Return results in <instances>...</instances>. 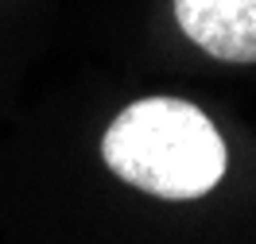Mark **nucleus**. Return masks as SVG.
<instances>
[{
  "label": "nucleus",
  "mask_w": 256,
  "mask_h": 244,
  "mask_svg": "<svg viewBox=\"0 0 256 244\" xmlns=\"http://www.w3.org/2000/svg\"><path fill=\"white\" fill-rule=\"evenodd\" d=\"M175 19L214 58L256 62V0H175Z\"/></svg>",
  "instance_id": "nucleus-2"
},
{
  "label": "nucleus",
  "mask_w": 256,
  "mask_h": 244,
  "mask_svg": "<svg viewBox=\"0 0 256 244\" xmlns=\"http://www.w3.org/2000/svg\"><path fill=\"white\" fill-rule=\"evenodd\" d=\"M101 159L116 179L156 198H202L225 175V140L210 116L178 97L132 101L101 136Z\"/></svg>",
  "instance_id": "nucleus-1"
}]
</instances>
